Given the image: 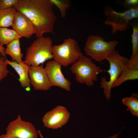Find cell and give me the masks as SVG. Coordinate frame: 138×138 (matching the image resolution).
Here are the masks:
<instances>
[{"instance_id":"obj_25","label":"cell","mask_w":138,"mask_h":138,"mask_svg":"<svg viewBox=\"0 0 138 138\" xmlns=\"http://www.w3.org/2000/svg\"><path fill=\"white\" fill-rule=\"evenodd\" d=\"M0 138H16L7 135L6 134L0 135Z\"/></svg>"},{"instance_id":"obj_4","label":"cell","mask_w":138,"mask_h":138,"mask_svg":"<svg viewBox=\"0 0 138 138\" xmlns=\"http://www.w3.org/2000/svg\"><path fill=\"white\" fill-rule=\"evenodd\" d=\"M70 69L75 75L77 82L89 87L94 85L98 79V74L103 71L90 59L83 55L72 64Z\"/></svg>"},{"instance_id":"obj_23","label":"cell","mask_w":138,"mask_h":138,"mask_svg":"<svg viewBox=\"0 0 138 138\" xmlns=\"http://www.w3.org/2000/svg\"><path fill=\"white\" fill-rule=\"evenodd\" d=\"M124 4L126 7L135 6L138 4V0H126L124 2Z\"/></svg>"},{"instance_id":"obj_3","label":"cell","mask_w":138,"mask_h":138,"mask_svg":"<svg viewBox=\"0 0 138 138\" xmlns=\"http://www.w3.org/2000/svg\"><path fill=\"white\" fill-rule=\"evenodd\" d=\"M52 41L49 37L37 38L26 49L25 61L30 66H39L53 58Z\"/></svg>"},{"instance_id":"obj_7","label":"cell","mask_w":138,"mask_h":138,"mask_svg":"<svg viewBox=\"0 0 138 138\" xmlns=\"http://www.w3.org/2000/svg\"><path fill=\"white\" fill-rule=\"evenodd\" d=\"M104 14L106 19L104 24L111 25L112 32L115 34L118 31H123L128 29L130 21L138 17V7L132 8L122 12H118L111 7L105 8Z\"/></svg>"},{"instance_id":"obj_5","label":"cell","mask_w":138,"mask_h":138,"mask_svg":"<svg viewBox=\"0 0 138 138\" xmlns=\"http://www.w3.org/2000/svg\"><path fill=\"white\" fill-rule=\"evenodd\" d=\"M52 53L54 60L64 67L72 64L83 55L78 42L70 38L53 46Z\"/></svg>"},{"instance_id":"obj_20","label":"cell","mask_w":138,"mask_h":138,"mask_svg":"<svg viewBox=\"0 0 138 138\" xmlns=\"http://www.w3.org/2000/svg\"><path fill=\"white\" fill-rule=\"evenodd\" d=\"M133 32L131 35L132 52L130 58L138 54V26L136 25H132Z\"/></svg>"},{"instance_id":"obj_26","label":"cell","mask_w":138,"mask_h":138,"mask_svg":"<svg viewBox=\"0 0 138 138\" xmlns=\"http://www.w3.org/2000/svg\"><path fill=\"white\" fill-rule=\"evenodd\" d=\"M119 134V133H118L113 135L110 136L107 138H117Z\"/></svg>"},{"instance_id":"obj_13","label":"cell","mask_w":138,"mask_h":138,"mask_svg":"<svg viewBox=\"0 0 138 138\" xmlns=\"http://www.w3.org/2000/svg\"><path fill=\"white\" fill-rule=\"evenodd\" d=\"M138 78V54L128 60L120 75L113 84L112 88L117 87L127 80Z\"/></svg>"},{"instance_id":"obj_14","label":"cell","mask_w":138,"mask_h":138,"mask_svg":"<svg viewBox=\"0 0 138 138\" xmlns=\"http://www.w3.org/2000/svg\"><path fill=\"white\" fill-rule=\"evenodd\" d=\"M5 60L8 64L11 66L18 74L19 76L18 80L21 86L27 91H29L31 87L29 75L30 66L25 60L22 61L20 63L6 59Z\"/></svg>"},{"instance_id":"obj_2","label":"cell","mask_w":138,"mask_h":138,"mask_svg":"<svg viewBox=\"0 0 138 138\" xmlns=\"http://www.w3.org/2000/svg\"><path fill=\"white\" fill-rule=\"evenodd\" d=\"M118 42L115 40L106 41L98 35L88 36L84 50L87 55L98 62L107 60L116 52Z\"/></svg>"},{"instance_id":"obj_8","label":"cell","mask_w":138,"mask_h":138,"mask_svg":"<svg viewBox=\"0 0 138 138\" xmlns=\"http://www.w3.org/2000/svg\"><path fill=\"white\" fill-rule=\"evenodd\" d=\"M6 131V134L16 138H37L38 134L34 125L23 120L20 115L9 123Z\"/></svg>"},{"instance_id":"obj_6","label":"cell","mask_w":138,"mask_h":138,"mask_svg":"<svg viewBox=\"0 0 138 138\" xmlns=\"http://www.w3.org/2000/svg\"><path fill=\"white\" fill-rule=\"evenodd\" d=\"M128 60L125 57L120 55L117 51L107 59L109 63V69L103 71L108 73L110 79L108 81L105 76H101L100 87L103 88L104 96L107 100L110 99L112 86L120 75Z\"/></svg>"},{"instance_id":"obj_24","label":"cell","mask_w":138,"mask_h":138,"mask_svg":"<svg viewBox=\"0 0 138 138\" xmlns=\"http://www.w3.org/2000/svg\"><path fill=\"white\" fill-rule=\"evenodd\" d=\"M5 49L3 46L0 44V57L2 56L6 59V55L5 52Z\"/></svg>"},{"instance_id":"obj_21","label":"cell","mask_w":138,"mask_h":138,"mask_svg":"<svg viewBox=\"0 0 138 138\" xmlns=\"http://www.w3.org/2000/svg\"><path fill=\"white\" fill-rule=\"evenodd\" d=\"M5 57L2 56L0 57V82L6 77L9 72L7 68L8 64Z\"/></svg>"},{"instance_id":"obj_12","label":"cell","mask_w":138,"mask_h":138,"mask_svg":"<svg viewBox=\"0 0 138 138\" xmlns=\"http://www.w3.org/2000/svg\"><path fill=\"white\" fill-rule=\"evenodd\" d=\"M22 37L30 38L34 33L33 25L30 20L22 13L17 11L12 26Z\"/></svg>"},{"instance_id":"obj_16","label":"cell","mask_w":138,"mask_h":138,"mask_svg":"<svg viewBox=\"0 0 138 138\" xmlns=\"http://www.w3.org/2000/svg\"><path fill=\"white\" fill-rule=\"evenodd\" d=\"M16 11L13 7L5 9H0V27L12 26Z\"/></svg>"},{"instance_id":"obj_9","label":"cell","mask_w":138,"mask_h":138,"mask_svg":"<svg viewBox=\"0 0 138 138\" xmlns=\"http://www.w3.org/2000/svg\"><path fill=\"white\" fill-rule=\"evenodd\" d=\"M70 114L65 107L58 106L46 112L42 118L46 127L53 129L62 128L68 121Z\"/></svg>"},{"instance_id":"obj_18","label":"cell","mask_w":138,"mask_h":138,"mask_svg":"<svg viewBox=\"0 0 138 138\" xmlns=\"http://www.w3.org/2000/svg\"><path fill=\"white\" fill-rule=\"evenodd\" d=\"M122 101L123 103L127 107L126 110L130 111L133 115L138 117L137 93H133L130 97L123 98Z\"/></svg>"},{"instance_id":"obj_1","label":"cell","mask_w":138,"mask_h":138,"mask_svg":"<svg viewBox=\"0 0 138 138\" xmlns=\"http://www.w3.org/2000/svg\"><path fill=\"white\" fill-rule=\"evenodd\" d=\"M50 0H18L14 7L17 11L26 16L31 21L37 38L46 33H53L56 18Z\"/></svg>"},{"instance_id":"obj_15","label":"cell","mask_w":138,"mask_h":138,"mask_svg":"<svg viewBox=\"0 0 138 138\" xmlns=\"http://www.w3.org/2000/svg\"><path fill=\"white\" fill-rule=\"evenodd\" d=\"M6 45L5 50L6 55H9L13 61L19 63H21L23 54L21 52L19 39H15Z\"/></svg>"},{"instance_id":"obj_17","label":"cell","mask_w":138,"mask_h":138,"mask_svg":"<svg viewBox=\"0 0 138 138\" xmlns=\"http://www.w3.org/2000/svg\"><path fill=\"white\" fill-rule=\"evenodd\" d=\"M21 37L13 29L6 27H0V44L3 46Z\"/></svg>"},{"instance_id":"obj_27","label":"cell","mask_w":138,"mask_h":138,"mask_svg":"<svg viewBox=\"0 0 138 138\" xmlns=\"http://www.w3.org/2000/svg\"><path fill=\"white\" fill-rule=\"evenodd\" d=\"M38 134L39 135L40 138H44L40 130H39L37 131Z\"/></svg>"},{"instance_id":"obj_19","label":"cell","mask_w":138,"mask_h":138,"mask_svg":"<svg viewBox=\"0 0 138 138\" xmlns=\"http://www.w3.org/2000/svg\"><path fill=\"white\" fill-rule=\"evenodd\" d=\"M54 5L56 6L59 9L61 16L65 17L67 10L71 5L70 1L68 0H50Z\"/></svg>"},{"instance_id":"obj_22","label":"cell","mask_w":138,"mask_h":138,"mask_svg":"<svg viewBox=\"0 0 138 138\" xmlns=\"http://www.w3.org/2000/svg\"><path fill=\"white\" fill-rule=\"evenodd\" d=\"M18 0H0V9H7L13 7L18 2Z\"/></svg>"},{"instance_id":"obj_11","label":"cell","mask_w":138,"mask_h":138,"mask_svg":"<svg viewBox=\"0 0 138 138\" xmlns=\"http://www.w3.org/2000/svg\"><path fill=\"white\" fill-rule=\"evenodd\" d=\"M31 85L36 90L46 91L51 85L43 64L39 66H30L29 73Z\"/></svg>"},{"instance_id":"obj_10","label":"cell","mask_w":138,"mask_h":138,"mask_svg":"<svg viewBox=\"0 0 138 138\" xmlns=\"http://www.w3.org/2000/svg\"><path fill=\"white\" fill-rule=\"evenodd\" d=\"M61 66L55 61L50 60L47 62L44 68L51 87H57L70 91L71 83L64 76L62 71Z\"/></svg>"}]
</instances>
